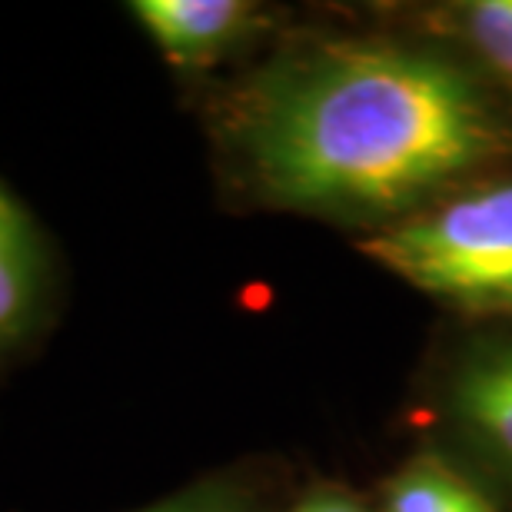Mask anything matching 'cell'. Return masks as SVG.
<instances>
[{
    "mask_svg": "<svg viewBox=\"0 0 512 512\" xmlns=\"http://www.w3.org/2000/svg\"><path fill=\"white\" fill-rule=\"evenodd\" d=\"M340 30L296 17L276 44L190 100L217 197L356 240L512 170V104L439 40L383 14Z\"/></svg>",
    "mask_w": 512,
    "mask_h": 512,
    "instance_id": "6da1fadb",
    "label": "cell"
},
{
    "mask_svg": "<svg viewBox=\"0 0 512 512\" xmlns=\"http://www.w3.org/2000/svg\"><path fill=\"white\" fill-rule=\"evenodd\" d=\"M356 247L463 323L512 326V170L366 233Z\"/></svg>",
    "mask_w": 512,
    "mask_h": 512,
    "instance_id": "7a4b0ae2",
    "label": "cell"
},
{
    "mask_svg": "<svg viewBox=\"0 0 512 512\" xmlns=\"http://www.w3.org/2000/svg\"><path fill=\"white\" fill-rule=\"evenodd\" d=\"M419 449L512 512V326H473L439 346L416 389Z\"/></svg>",
    "mask_w": 512,
    "mask_h": 512,
    "instance_id": "3957f363",
    "label": "cell"
},
{
    "mask_svg": "<svg viewBox=\"0 0 512 512\" xmlns=\"http://www.w3.org/2000/svg\"><path fill=\"white\" fill-rule=\"evenodd\" d=\"M124 10L187 100L253 64L296 20L263 0H130Z\"/></svg>",
    "mask_w": 512,
    "mask_h": 512,
    "instance_id": "277c9868",
    "label": "cell"
},
{
    "mask_svg": "<svg viewBox=\"0 0 512 512\" xmlns=\"http://www.w3.org/2000/svg\"><path fill=\"white\" fill-rule=\"evenodd\" d=\"M67 260L0 173V383L44 356L67 310Z\"/></svg>",
    "mask_w": 512,
    "mask_h": 512,
    "instance_id": "5b68a950",
    "label": "cell"
},
{
    "mask_svg": "<svg viewBox=\"0 0 512 512\" xmlns=\"http://www.w3.org/2000/svg\"><path fill=\"white\" fill-rule=\"evenodd\" d=\"M389 17L456 50L512 104V0H436Z\"/></svg>",
    "mask_w": 512,
    "mask_h": 512,
    "instance_id": "8992f818",
    "label": "cell"
},
{
    "mask_svg": "<svg viewBox=\"0 0 512 512\" xmlns=\"http://www.w3.org/2000/svg\"><path fill=\"white\" fill-rule=\"evenodd\" d=\"M286 469L266 456L210 469L187 486L130 512H280L290 499Z\"/></svg>",
    "mask_w": 512,
    "mask_h": 512,
    "instance_id": "52a82bcc",
    "label": "cell"
},
{
    "mask_svg": "<svg viewBox=\"0 0 512 512\" xmlns=\"http://www.w3.org/2000/svg\"><path fill=\"white\" fill-rule=\"evenodd\" d=\"M376 512H499V506L439 456L416 449L383 483Z\"/></svg>",
    "mask_w": 512,
    "mask_h": 512,
    "instance_id": "ba28073f",
    "label": "cell"
},
{
    "mask_svg": "<svg viewBox=\"0 0 512 512\" xmlns=\"http://www.w3.org/2000/svg\"><path fill=\"white\" fill-rule=\"evenodd\" d=\"M280 512H376L360 493L333 479H313L303 489L290 493Z\"/></svg>",
    "mask_w": 512,
    "mask_h": 512,
    "instance_id": "9c48e42d",
    "label": "cell"
}]
</instances>
